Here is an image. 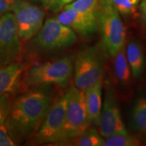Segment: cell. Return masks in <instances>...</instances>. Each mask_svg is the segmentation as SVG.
I'll return each instance as SVG.
<instances>
[{
  "mask_svg": "<svg viewBox=\"0 0 146 146\" xmlns=\"http://www.w3.org/2000/svg\"><path fill=\"white\" fill-rule=\"evenodd\" d=\"M52 104V96L47 91H29L11 102L5 124L17 139L28 137L39 130Z\"/></svg>",
  "mask_w": 146,
  "mask_h": 146,
  "instance_id": "cell-1",
  "label": "cell"
},
{
  "mask_svg": "<svg viewBox=\"0 0 146 146\" xmlns=\"http://www.w3.org/2000/svg\"><path fill=\"white\" fill-rule=\"evenodd\" d=\"M73 56H66L54 61L34 66L25 75V83L31 87L57 85L65 87L70 83L74 70Z\"/></svg>",
  "mask_w": 146,
  "mask_h": 146,
  "instance_id": "cell-2",
  "label": "cell"
},
{
  "mask_svg": "<svg viewBox=\"0 0 146 146\" xmlns=\"http://www.w3.org/2000/svg\"><path fill=\"white\" fill-rule=\"evenodd\" d=\"M99 29L103 48L114 57L125 46L126 29L111 0H100Z\"/></svg>",
  "mask_w": 146,
  "mask_h": 146,
  "instance_id": "cell-3",
  "label": "cell"
},
{
  "mask_svg": "<svg viewBox=\"0 0 146 146\" xmlns=\"http://www.w3.org/2000/svg\"><path fill=\"white\" fill-rule=\"evenodd\" d=\"M104 66V52L98 46L80 51L74 60V86L85 91L102 81Z\"/></svg>",
  "mask_w": 146,
  "mask_h": 146,
  "instance_id": "cell-4",
  "label": "cell"
},
{
  "mask_svg": "<svg viewBox=\"0 0 146 146\" xmlns=\"http://www.w3.org/2000/svg\"><path fill=\"white\" fill-rule=\"evenodd\" d=\"M67 104L64 124L57 143H68L89 128V119L85 102V92L74 86L68 90Z\"/></svg>",
  "mask_w": 146,
  "mask_h": 146,
  "instance_id": "cell-5",
  "label": "cell"
},
{
  "mask_svg": "<svg viewBox=\"0 0 146 146\" xmlns=\"http://www.w3.org/2000/svg\"><path fill=\"white\" fill-rule=\"evenodd\" d=\"M76 33L56 18H48L36 35V46L43 50H57L71 47L76 43Z\"/></svg>",
  "mask_w": 146,
  "mask_h": 146,
  "instance_id": "cell-6",
  "label": "cell"
},
{
  "mask_svg": "<svg viewBox=\"0 0 146 146\" xmlns=\"http://www.w3.org/2000/svg\"><path fill=\"white\" fill-rule=\"evenodd\" d=\"M12 12L15 18L21 40L31 39L38 33L43 26L44 11L26 0H16Z\"/></svg>",
  "mask_w": 146,
  "mask_h": 146,
  "instance_id": "cell-7",
  "label": "cell"
},
{
  "mask_svg": "<svg viewBox=\"0 0 146 146\" xmlns=\"http://www.w3.org/2000/svg\"><path fill=\"white\" fill-rule=\"evenodd\" d=\"M21 53V40L13 13L0 14V67L16 62Z\"/></svg>",
  "mask_w": 146,
  "mask_h": 146,
  "instance_id": "cell-8",
  "label": "cell"
},
{
  "mask_svg": "<svg viewBox=\"0 0 146 146\" xmlns=\"http://www.w3.org/2000/svg\"><path fill=\"white\" fill-rule=\"evenodd\" d=\"M68 91L51 106L36 136L39 143H57L64 124Z\"/></svg>",
  "mask_w": 146,
  "mask_h": 146,
  "instance_id": "cell-9",
  "label": "cell"
},
{
  "mask_svg": "<svg viewBox=\"0 0 146 146\" xmlns=\"http://www.w3.org/2000/svg\"><path fill=\"white\" fill-rule=\"evenodd\" d=\"M98 125L100 134L104 138L128 133L112 88L107 89Z\"/></svg>",
  "mask_w": 146,
  "mask_h": 146,
  "instance_id": "cell-10",
  "label": "cell"
},
{
  "mask_svg": "<svg viewBox=\"0 0 146 146\" xmlns=\"http://www.w3.org/2000/svg\"><path fill=\"white\" fill-rule=\"evenodd\" d=\"M56 19L85 37L95 33L99 29L100 14L85 13L63 8Z\"/></svg>",
  "mask_w": 146,
  "mask_h": 146,
  "instance_id": "cell-11",
  "label": "cell"
},
{
  "mask_svg": "<svg viewBox=\"0 0 146 146\" xmlns=\"http://www.w3.org/2000/svg\"><path fill=\"white\" fill-rule=\"evenodd\" d=\"M23 72V65L17 62L0 67V96H10L16 92Z\"/></svg>",
  "mask_w": 146,
  "mask_h": 146,
  "instance_id": "cell-12",
  "label": "cell"
},
{
  "mask_svg": "<svg viewBox=\"0 0 146 146\" xmlns=\"http://www.w3.org/2000/svg\"><path fill=\"white\" fill-rule=\"evenodd\" d=\"M87 112L91 123L98 125L102 108V83L100 81L84 91Z\"/></svg>",
  "mask_w": 146,
  "mask_h": 146,
  "instance_id": "cell-13",
  "label": "cell"
},
{
  "mask_svg": "<svg viewBox=\"0 0 146 146\" xmlns=\"http://www.w3.org/2000/svg\"><path fill=\"white\" fill-rule=\"evenodd\" d=\"M125 53L131 73L136 78H139L144 66V56L141 46L138 42L131 41L127 45Z\"/></svg>",
  "mask_w": 146,
  "mask_h": 146,
  "instance_id": "cell-14",
  "label": "cell"
},
{
  "mask_svg": "<svg viewBox=\"0 0 146 146\" xmlns=\"http://www.w3.org/2000/svg\"><path fill=\"white\" fill-rule=\"evenodd\" d=\"M114 58V70L116 78L121 83L127 84L130 81L131 70L126 57L125 46L122 47Z\"/></svg>",
  "mask_w": 146,
  "mask_h": 146,
  "instance_id": "cell-15",
  "label": "cell"
},
{
  "mask_svg": "<svg viewBox=\"0 0 146 146\" xmlns=\"http://www.w3.org/2000/svg\"><path fill=\"white\" fill-rule=\"evenodd\" d=\"M95 129H89L68 143L77 146H104L105 140Z\"/></svg>",
  "mask_w": 146,
  "mask_h": 146,
  "instance_id": "cell-16",
  "label": "cell"
},
{
  "mask_svg": "<svg viewBox=\"0 0 146 146\" xmlns=\"http://www.w3.org/2000/svg\"><path fill=\"white\" fill-rule=\"evenodd\" d=\"M132 119L134 127L141 133H146V98H139L133 108Z\"/></svg>",
  "mask_w": 146,
  "mask_h": 146,
  "instance_id": "cell-17",
  "label": "cell"
},
{
  "mask_svg": "<svg viewBox=\"0 0 146 146\" xmlns=\"http://www.w3.org/2000/svg\"><path fill=\"white\" fill-rule=\"evenodd\" d=\"M63 8L71 9L85 13L99 14L100 0H75L68 4L65 5Z\"/></svg>",
  "mask_w": 146,
  "mask_h": 146,
  "instance_id": "cell-18",
  "label": "cell"
},
{
  "mask_svg": "<svg viewBox=\"0 0 146 146\" xmlns=\"http://www.w3.org/2000/svg\"><path fill=\"white\" fill-rule=\"evenodd\" d=\"M104 146H138L141 142L137 138L127 134L116 135L106 138Z\"/></svg>",
  "mask_w": 146,
  "mask_h": 146,
  "instance_id": "cell-19",
  "label": "cell"
},
{
  "mask_svg": "<svg viewBox=\"0 0 146 146\" xmlns=\"http://www.w3.org/2000/svg\"><path fill=\"white\" fill-rule=\"evenodd\" d=\"M119 14L131 16L136 13L140 0H111Z\"/></svg>",
  "mask_w": 146,
  "mask_h": 146,
  "instance_id": "cell-20",
  "label": "cell"
},
{
  "mask_svg": "<svg viewBox=\"0 0 146 146\" xmlns=\"http://www.w3.org/2000/svg\"><path fill=\"white\" fill-rule=\"evenodd\" d=\"M16 139L11 131L5 122L0 124V146H13L16 145Z\"/></svg>",
  "mask_w": 146,
  "mask_h": 146,
  "instance_id": "cell-21",
  "label": "cell"
},
{
  "mask_svg": "<svg viewBox=\"0 0 146 146\" xmlns=\"http://www.w3.org/2000/svg\"><path fill=\"white\" fill-rule=\"evenodd\" d=\"M10 96H0V124L5 122L11 106Z\"/></svg>",
  "mask_w": 146,
  "mask_h": 146,
  "instance_id": "cell-22",
  "label": "cell"
},
{
  "mask_svg": "<svg viewBox=\"0 0 146 146\" xmlns=\"http://www.w3.org/2000/svg\"><path fill=\"white\" fill-rule=\"evenodd\" d=\"M45 8L52 10H58L63 7L61 0H41Z\"/></svg>",
  "mask_w": 146,
  "mask_h": 146,
  "instance_id": "cell-23",
  "label": "cell"
},
{
  "mask_svg": "<svg viewBox=\"0 0 146 146\" xmlns=\"http://www.w3.org/2000/svg\"><path fill=\"white\" fill-rule=\"evenodd\" d=\"M16 0H0V14L12 12V7Z\"/></svg>",
  "mask_w": 146,
  "mask_h": 146,
  "instance_id": "cell-24",
  "label": "cell"
},
{
  "mask_svg": "<svg viewBox=\"0 0 146 146\" xmlns=\"http://www.w3.org/2000/svg\"><path fill=\"white\" fill-rule=\"evenodd\" d=\"M139 8L142 18L146 23V0H142L141 3H140Z\"/></svg>",
  "mask_w": 146,
  "mask_h": 146,
  "instance_id": "cell-25",
  "label": "cell"
},
{
  "mask_svg": "<svg viewBox=\"0 0 146 146\" xmlns=\"http://www.w3.org/2000/svg\"><path fill=\"white\" fill-rule=\"evenodd\" d=\"M61 1H62V3L63 7H64L65 5L68 4V3L72 2V1H75V0H61Z\"/></svg>",
  "mask_w": 146,
  "mask_h": 146,
  "instance_id": "cell-26",
  "label": "cell"
},
{
  "mask_svg": "<svg viewBox=\"0 0 146 146\" xmlns=\"http://www.w3.org/2000/svg\"><path fill=\"white\" fill-rule=\"evenodd\" d=\"M33 1H36V0H33Z\"/></svg>",
  "mask_w": 146,
  "mask_h": 146,
  "instance_id": "cell-27",
  "label": "cell"
}]
</instances>
